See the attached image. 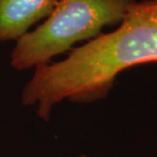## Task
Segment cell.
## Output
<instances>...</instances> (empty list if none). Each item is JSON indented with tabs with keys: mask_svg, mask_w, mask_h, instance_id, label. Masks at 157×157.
<instances>
[{
	"mask_svg": "<svg viewBox=\"0 0 157 157\" xmlns=\"http://www.w3.org/2000/svg\"><path fill=\"white\" fill-rule=\"evenodd\" d=\"M136 0H58L42 25L17 40L10 65L17 71L48 63L81 41L119 25Z\"/></svg>",
	"mask_w": 157,
	"mask_h": 157,
	"instance_id": "obj_2",
	"label": "cell"
},
{
	"mask_svg": "<svg viewBox=\"0 0 157 157\" xmlns=\"http://www.w3.org/2000/svg\"><path fill=\"white\" fill-rule=\"evenodd\" d=\"M58 0H0V42L18 40L48 17Z\"/></svg>",
	"mask_w": 157,
	"mask_h": 157,
	"instance_id": "obj_3",
	"label": "cell"
},
{
	"mask_svg": "<svg viewBox=\"0 0 157 157\" xmlns=\"http://www.w3.org/2000/svg\"><path fill=\"white\" fill-rule=\"evenodd\" d=\"M77 157H90V156H86V155H80V156H77Z\"/></svg>",
	"mask_w": 157,
	"mask_h": 157,
	"instance_id": "obj_4",
	"label": "cell"
},
{
	"mask_svg": "<svg viewBox=\"0 0 157 157\" xmlns=\"http://www.w3.org/2000/svg\"><path fill=\"white\" fill-rule=\"evenodd\" d=\"M157 61V0L136 1L108 34H100L74 49L65 59L35 67L25 86L21 102L37 106L48 121L62 100L89 103L105 98L121 71Z\"/></svg>",
	"mask_w": 157,
	"mask_h": 157,
	"instance_id": "obj_1",
	"label": "cell"
}]
</instances>
